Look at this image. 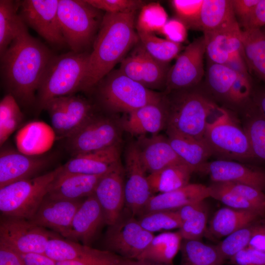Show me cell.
<instances>
[{
    "label": "cell",
    "instance_id": "cell-14",
    "mask_svg": "<svg viewBox=\"0 0 265 265\" xmlns=\"http://www.w3.org/2000/svg\"><path fill=\"white\" fill-rule=\"evenodd\" d=\"M204 36L190 43L168 71L164 93L198 85L204 74L205 54Z\"/></svg>",
    "mask_w": 265,
    "mask_h": 265
},
{
    "label": "cell",
    "instance_id": "cell-9",
    "mask_svg": "<svg viewBox=\"0 0 265 265\" xmlns=\"http://www.w3.org/2000/svg\"><path fill=\"white\" fill-rule=\"evenodd\" d=\"M121 121L96 113L78 130L65 138L72 157L121 144Z\"/></svg>",
    "mask_w": 265,
    "mask_h": 265
},
{
    "label": "cell",
    "instance_id": "cell-37",
    "mask_svg": "<svg viewBox=\"0 0 265 265\" xmlns=\"http://www.w3.org/2000/svg\"><path fill=\"white\" fill-rule=\"evenodd\" d=\"M238 73L227 64L209 61L206 72L208 90L215 97L226 100Z\"/></svg>",
    "mask_w": 265,
    "mask_h": 265
},
{
    "label": "cell",
    "instance_id": "cell-19",
    "mask_svg": "<svg viewBox=\"0 0 265 265\" xmlns=\"http://www.w3.org/2000/svg\"><path fill=\"white\" fill-rule=\"evenodd\" d=\"M84 199L54 198L47 194L30 220L37 225L50 229L63 237Z\"/></svg>",
    "mask_w": 265,
    "mask_h": 265
},
{
    "label": "cell",
    "instance_id": "cell-26",
    "mask_svg": "<svg viewBox=\"0 0 265 265\" xmlns=\"http://www.w3.org/2000/svg\"><path fill=\"white\" fill-rule=\"evenodd\" d=\"M208 197H210L208 186L201 184H188L172 191L153 195L139 215L156 211L177 210L186 205L203 201Z\"/></svg>",
    "mask_w": 265,
    "mask_h": 265
},
{
    "label": "cell",
    "instance_id": "cell-2",
    "mask_svg": "<svg viewBox=\"0 0 265 265\" xmlns=\"http://www.w3.org/2000/svg\"><path fill=\"white\" fill-rule=\"evenodd\" d=\"M136 11L106 12L90 53L87 68L80 91H89L139 41L135 30Z\"/></svg>",
    "mask_w": 265,
    "mask_h": 265
},
{
    "label": "cell",
    "instance_id": "cell-38",
    "mask_svg": "<svg viewBox=\"0 0 265 265\" xmlns=\"http://www.w3.org/2000/svg\"><path fill=\"white\" fill-rule=\"evenodd\" d=\"M140 43L157 60L165 63L177 56L182 49L181 43L159 38L153 33L137 30Z\"/></svg>",
    "mask_w": 265,
    "mask_h": 265
},
{
    "label": "cell",
    "instance_id": "cell-58",
    "mask_svg": "<svg viewBox=\"0 0 265 265\" xmlns=\"http://www.w3.org/2000/svg\"><path fill=\"white\" fill-rule=\"evenodd\" d=\"M248 246L265 252V219L261 223Z\"/></svg>",
    "mask_w": 265,
    "mask_h": 265
},
{
    "label": "cell",
    "instance_id": "cell-20",
    "mask_svg": "<svg viewBox=\"0 0 265 265\" xmlns=\"http://www.w3.org/2000/svg\"><path fill=\"white\" fill-rule=\"evenodd\" d=\"M48 164L49 160L40 156H29L15 149L3 148L0 154V188L38 176Z\"/></svg>",
    "mask_w": 265,
    "mask_h": 265
},
{
    "label": "cell",
    "instance_id": "cell-44",
    "mask_svg": "<svg viewBox=\"0 0 265 265\" xmlns=\"http://www.w3.org/2000/svg\"><path fill=\"white\" fill-rule=\"evenodd\" d=\"M57 265H136L137 260L123 258L107 250L90 247L87 253L74 261L56 262Z\"/></svg>",
    "mask_w": 265,
    "mask_h": 265
},
{
    "label": "cell",
    "instance_id": "cell-59",
    "mask_svg": "<svg viewBox=\"0 0 265 265\" xmlns=\"http://www.w3.org/2000/svg\"><path fill=\"white\" fill-rule=\"evenodd\" d=\"M206 204L205 200L186 205L176 211L182 223L189 218Z\"/></svg>",
    "mask_w": 265,
    "mask_h": 265
},
{
    "label": "cell",
    "instance_id": "cell-36",
    "mask_svg": "<svg viewBox=\"0 0 265 265\" xmlns=\"http://www.w3.org/2000/svg\"><path fill=\"white\" fill-rule=\"evenodd\" d=\"M19 1L0 0V57L15 38L22 21L18 13Z\"/></svg>",
    "mask_w": 265,
    "mask_h": 265
},
{
    "label": "cell",
    "instance_id": "cell-50",
    "mask_svg": "<svg viewBox=\"0 0 265 265\" xmlns=\"http://www.w3.org/2000/svg\"><path fill=\"white\" fill-rule=\"evenodd\" d=\"M94 7L110 13L136 11L145 5L141 0H86Z\"/></svg>",
    "mask_w": 265,
    "mask_h": 265
},
{
    "label": "cell",
    "instance_id": "cell-61",
    "mask_svg": "<svg viewBox=\"0 0 265 265\" xmlns=\"http://www.w3.org/2000/svg\"><path fill=\"white\" fill-rule=\"evenodd\" d=\"M136 265H172L163 264L156 263L154 262L137 260Z\"/></svg>",
    "mask_w": 265,
    "mask_h": 265
},
{
    "label": "cell",
    "instance_id": "cell-45",
    "mask_svg": "<svg viewBox=\"0 0 265 265\" xmlns=\"http://www.w3.org/2000/svg\"><path fill=\"white\" fill-rule=\"evenodd\" d=\"M168 21V15L159 3L145 4L141 8L135 28L147 32H159Z\"/></svg>",
    "mask_w": 265,
    "mask_h": 265
},
{
    "label": "cell",
    "instance_id": "cell-35",
    "mask_svg": "<svg viewBox=\"0 0 265 265\" xmlns=\"http://www.w3.org/2000/svg\"><path fill=\"white\" fill-rule=\"evenodd\" d=\"M181 265H223L225 260L216 245L201 240L183 239Z\"/></svg>",
    "mask_w": 265,
    "mask_h": 265
},
{
    "label": "cell",
    "instance_id": "cell-52",
    "mask_svg": "<svg viewBox=\"0 0 265 265\" xmlns=\"http://www.w3.org/2000/svg\"><path fill=\"white\" fill-rule=\"evenodd\" d=\"M229 260L232 265H265V252L248 246Z\"/></svg>",
    "mask_w": 265,
    "mask_h": 265
},
{
    "label": "cell",
    "instance_id": "cell-33",
    "mask_svg": "<svg viewBox=\"0 0 265 265\" xmlns=\"http://www.w3.org/2000/svg\"><path fill=\"white\" fill-rule=\"evenodd\" d=\"M192 173L186 164L180 162L149 174L147 178L152 193H162L176 190L189 184Z\"/></svg>",
    "mask_w": 265,
    "mask_h": 265
},
{
    "label": "cell",
    "instance_id": "cell-43",
    "mask_svg": "<svg viewBox=\"0 0 265 265\" xmlns=\"http://www.w3.org/2000/svg\"><path fill=\"white\" fill-rule=\"evenodd\" d=\"M137 220L146 230L153 233L180 228L182 221L176 210H160L138 216Z\"/></svg>",
    "mask_w": 265,
    "mask_h": 265
},
{
    "label": "cell",
    "instance_id": "cell-32",
    "mask_svg": "<svg viewBox=\"0 0 265 265\" xmlns=\"http://www.w3.org/2000/svg\"><path fill=\"white\" fill-rule=\"evenodd\" d=\"M182 238L179 231L165 232L154 236L136 260L172 265L180 250Z\"/></svg>",
    "mask_w": 265,
    "mask_h": 265
},
{
    "label": "cell",
    "instance_id": "cell-51",
    "mask_svg": "<svg viewBox=\"0 0 265 265\" xmlns=\"http://www.w3.org/2000/svg\"><path fill=\"white\" fill-rule=\"evenodd\" d=\"M229 190L265 211V194L250 186L234 182H219Z\"/></svg>",
    "mask_w": 265,
    "mask_h": 265
},
{
    "label": "cell",
    "instance_id": "cell-42",
    "mask_svg": "<svg viewBox=\"0 0 265 265\" xmlns=\"http://www.w3.org/2000/svg\"><path fill=\"white\" fill-rule=\"evenodd\" d=\"M262 219L246 225L225 237L216 246L225 260H229L246 247L262 221Z\"/></svg>",
    "mask_w": 265,
    "mask_h": 265
},
{
    "label": "cell",
    "instance_id": "cell-49",
    "mask_svg": "<svg viewBox=\"0 0 265 265\" xmlns=\"http://www.w3.org/2000/svg\"><path fill=\"white\" fill-rule=\"evenodd\" d=\"M237 73V78L226 100L228 102L235 105L246 103L249 99L252 90L251 80L248 72Z\"/></svg>",
    "mask_w": 265,
    "mask_h": 265
},
{
    "label": "cell",
    "instance_id": "cell-7",
    "mask_svg": "<svg viewBox=\"0 0 265 265\" xmlns=\"http://www.w3.org/2000/svg\"><path fill=\"white\" fill-rule=\"evenodd\" d=\"M61 170L62 166L44 174L0 188L1 216L30 220Z\"/></svg>",
    "mask_w": 265,
    "mask_h": 265
},
{
    "label": "cell",
    "instance_id": "cell-22",
    "mask_svg": "<svg viewBox=\"0 0 265 265\" xmlns=\"http://www.w3.org/2000/svg\"><path fill=\"white\" fill-rule=\"evenodd\" d=\"M201 173L208 174L213 182L241 183L265 190V171L233 160L220 159L207 162Z\"/></svg>",
    "mask_w": 265,
    "mask_h": 265
},
{
    "label": "cell",
    "instance_id": "cell-12",
    "mask_svg": "<svg viewBox=\"0 0 265 265\" xmlns=\"http://www.w3.org/2000/svg\"><path fill=\"white\" fill-rule=\"evenodd\" d=\"M104 238L106 250L131 260H136L154 237L132 216L108 226Z\"/></svg>",
    "mask_w": 265,
    "mask_h": 265
},
{
    "label": "cell",
    "instance_id": "cell-56",
    "mask_svg": "<svg viewBox=\"0 0 265 265\" xmlns=\"http://www.w3.org/2000/svg\"><path fill=\"white\" fill-rule=\"evenodd\" d=\"M0 265H26L21 255L0 244Z\"/></svg>",
    "mask_w": 265,
    "mask_h": 265
},
{
    "label": "cell",
    "instance_id": "cell-6",
    "mask_svg": "<svg viewBox=\"0 0 265 265\" xmlns=\"http://www.w3.org/2000/svg\"><path fill=\"white\" fill-rule=\"evenodd\" d=\"M101 11L86 0H59V23L71 51L86 52L93 44L104 15Z\"/></svg>",
    "mask_w": 265,
    "mask_h": 265
},
{
    "label": "cell",
    "instance_id": "cell-16",
    "mask_svg": "<svg viewBox=\"0 0 265 265\" xmlns=\"http://www.w3.org/2000/svg\"><path fill=\"white\" fill-rule=\"evenodd\" d=\"M132 53L121 62L120 72L148 89L155 91L165 88L169 63L152 57L139 43Z\"/></svg>",
    "mask_w": 265,
    "mask_h": 265
},
{
    "label": "cell",
    "instance_id": "cell-39",
    "mask_svg": "<svg viewBox=\"0 0 265 265\" xmlns=\"http://www.w3.org/2000/svg\"><path fill=\"white\" fill-rule=\"evenodd\" d=\"M24 115L15 98L10 93L0 102V145L6 142L10 135L22 123Z\"/></svg>",
    "mask_w": 265,
    "mask_h": 265
},
{
    "label": "cell",
    "instance_id": "cell-10",
    "mask_svg": "<svg viewBox=\"0 0 265 265\" xmlns=\"http://www.w3.org/2000/svg\"><path fill=\"white\" fill-rule=\"evenodd\" d=\"M56 236L30 220L1 216L0 244L20 254H44L48 241Z\"/></svg>",
    "mask_w": 265,
    "mask_h": 265
},
{
    "label": "cell",
    "instance_id": "cell-57",
    "mask_svg": "<svg viewBox=\"0 0 265 265\" xmlns=\"http://www.w3.org/2000/svg\"><path fill=\"white\" fill-rule=\"evenodd\" d=\"M20 255L26 265H57L56 262L44 254L30 253Z\"/></svg>",
    "mask_w": 265,
    "mask_h": 265
},
{
    "label": "cell",
    "instance_id": "cell-23",
    "mask_svg": "<svg viewBox=\"0 0 265 265\" xmlns=\"http://www.w3.org/2000/svg\"><path fill=\"white\" fill-rule=\"evenodd\" d=\"M128 114L121 121L124 131L139 137L148 133L157 135L166 129L167 123V109L164 95L160 101L142 106Z\"/></svg>",
    "mask_w": 265,
    "mask_h": 265
},
{
    "label": "cell",
    "instance_id": "cell-31",
    "mask_svg": "<svg viewBox=\"0 0 265 265\" xmlns=\"http://www.w3.org/2000/svg\"><path fill=\"white\" fill-rule=\"evenodd\" d=\"M236 22L232 0H203L192 29L202 30L203 33L212 32Z\"/></svg>",
    "mask_w": 265,
    "mask_h": 265
},
{
    "label": "cell",
    "instance_id": "cell-53",
    "mask_svg": "<svg viewBox=\"0 0 265 265\" xmlns=\"http://www.w3.org/2000/svg\"><path fill=\"white\" fill-rule=\"evenodd\" d=\"M159 32L166 39L177 43L181 44L187 37L186 26L177 18L168 20Z\"/></svg>",
    "mask_w": 265,
    "mask_h": 265
},
{
    "label": "cell",
    "instance_id": "cell-11",
    "mask_svg": "<svg viewBox=\"0 0 265 265\" xmlns=\"http://www.w3.org/2000/svg\"><path fill=\"white\" fill-rule=\"evenodd\" d=\"M44 109L49 113L56 139L66 138L95 114L88 100L73 94L53 99Z\"/></svg>",
    "mask_w": 265,
    "mask_h": 265
},
{
    "label": "cell",
    "instance_id": "cell-46",
    "mask_svg": "<svg viewBox=\"0 0 265 265\" xmlns=\"http://www.w3.org/2000/svg\"><path fill=\"white\" fill-rule=\"evenodd\" d=\"M208 187L210 197L220 201L227 207L256 211L265 215V210L229 190L219 182H213Z\"/></svg>",
    "mask_w": 265,
    "mask_h": 265
},
{
    "label": "cell",
    "instance_id": "cell-13",
    "mask_svg": "<svg viewBox=\"0 0 265 265\" xmlns=\"http://www.w3.org/2000/svg\"><path fill=\"white\" fill-rule=\"evenodd\" d=\"M59 0L19 1V15L27 26L34 29L50 44L66 45L58 18Z\"/></svg>",
    "mask_w": 265,
    "mask_h": 265
},
{
    "label": "cell",
    "instance_id": "cell-8",
    "mask_svg": "<svg viewBox=\"0 0 265 265\" xmlns=\"http://www.w3.org/2000/svg\"><path fill=\"white\" fill-rule=\"evenodd\" d=\"M220 113L208 121L204 139L214 155L228 160L255 159L244 129L236 123L230 113L219 108Z\"/></svg>",
    "mask_w": 265,
    "mask_h": 265
},
{
    "label": "cell",
    "instance_id": "cell-60",
    "mask_svg": "<svg viewBox=\"0 0 265 265\" xmlns=\"http://www.w3.org/2000/svg\"><path fill=\"white\" fill-rule=\"evenodd\" d=\"M253 103L265 120V90L258 91L254 95Z\"/></svg>",
    "mask_w": 265,
    "mask_h": 265
},
{
    "label": "cell",
    "instance_id": "cell-30",
    "mask_svg": "<svg viewBox=\"0 0 265 265\" xmlns=\"http://www.w3.org/2000/svg\"><path fill=\"white\" fill-rule=\"evenodd\" d=\"M167 134L170 144L182 161L193 172L201 173L208 159L212 155L204 139L176 133H167Z\"/></svg>",
    "mask_w": 265,
    "mask_h": 265
},
{
    "label": "cell",
    "instance_id": "cell-24",
    "mask_svg": "<svg viewBox=\"0 0 265 265\" xmlns=\"http://www.w3.org/2000/svg\"><path fill=\"white\" fill-rule=\"evenodd\" d=\"M121 144L72 157L62 165V172L91 175H103L121 161Z\"/></svg>",
    "mask_w": 265,
    "mask_h": 265
},
{
    "label": "cell",
    "instance_id": "cell-18",
    "mask_svg": "<svg viewBox=\"0 0 265 265\" xmlns=\"http://www.w3.org/2000/svg\"><path fill=\"white\" fill-rule=\"evenodd\" d=\"M104 224H106L105 215L93 193L84 199L63 237L91 246Z\"/></svg>",
    "mask_w": 265,
    "mask_h": 265
},
{
    "label": "cell",
    "instance_id": "cell-28",
    "mask_svg": "<svg viewBox=\"0 0 265 265\" xmlns=\"http://www.w3.org/2000/svg\"><path fill=\"white\" fill-rule=\"evenodd\" d=\"M265 215L254 211L228 207L218 210L208 225L206 234L211 237H226L252 223L264 219Z\"/></svg>",
    "mask_w": 265,
    "mask_h": 265
},
{
    "label": "cell",
    "instance_id": "cell-25",
    "mask_svg": "<svg viewBox=\"0 0 265 265\" xmlns=\"http://www.w3.org/2000/svg\"><path fill=\"white\" fill-rule=\"evenodd\" d=\"M136 143L143 165L149 174L183 162L170 144L168 138L161 135L140 136Z\"/></svg>",
    "mask_w": 265,
    "mask_h": 265
},
{
    "label": "cell",
    "instance_id": "cell-27",
    "mask_svg": "<svg viewBox=\"0 0 265 265\" xmlns=\"http://www.w3.org/2000/svg\"><path fill=\"white\" fill-rule=\"evenodd\" d=\"M104 174L68 173L61 170L47 195L54 198L68 200L85 198L94 193L98 183Z\"/></svg>",
    "mask_w": 265,
    "mask_h": 265
},
{
    "label": "cell",
    "instance_id": "cell-4",
    "mask_svg": "<svg viewBox=\"0 0 265 265\" xmlns=\"http://www.w3.org/2000/svg\"><path fill=\"white\" fill-rule=\"evenodd\" d=\"M90 53L73 51L54 55L43 76L36 94L37 107L44 109L54 98L79 91L86 74Z\"/></svg>",
    "mask_w": 265,
    "mask_h": 265
},
{
    "label": "cell",
    "instance_id": "cell-5",
    "mask_svg": "<svg viewBox=\"0 0 265 265\" xmlns=\"http://www.w3.org/2000/svg\"><path fill=\"white\" fill-rule=\"evenodd\" d=\"M94 88L100 105L112 113L128 114L147 105L160 101L163 92L147 88L120 71L112 70Z\"/></svg>",
    "mask_w": 265,
    "mask_h": 265
},
{
    "label": "cell",
    "instance_id": "cell-47",
    "mask_svg": "<svg viewBox=\"0 0 265 265\" xmlns=\"http://www.w3.org/2000/svg\"><path fill=\"white\" fill-rule=\"evenodd\" d=\"M209 210L207 204L183 221L178 231L183 239L201 240L208 229Z\"/></svg>",
    "mask_w": 265,
    "mask_h": 265
},
{
    "label": "cell",
    "instance_id": "cell-55",
    "mask_svg": "<svg viewBox=\"0 0 265 265\" xmlns=\"http://www.w3.org/2000/svg\"><path fill=\"white\" fill-rule=\"evenodd\" d=\"M259 0H232L233 11L236 19L242 26L251 14Z\"/></svg>",
    "mask_w": 265,
    "mask_h": 265
},
{
    "label": "cell",
    "instance_id": "cell-1",
    "mask_svg": "<svg viewBox=\"0 0 265 265\" xmlns=\"http://www.w3.org/2000/svg\"><path fill=\"white\" fill-rule=\"evenodd\" d=\"M54 55L29 33L22 20L15 38L0 56L3 83L19 104L25 106L35 104L43 76Z\"/></svg>",
    "mask_w": 265,
    "mask_h": 265
},
{
    "label": "cell",
    "instance_id": "cell-40",
    "mask_svg": "<svg viewBox=\"0 0 265 265\" xmlns=\"http://www.w3.org/2000/svg\"><path fill=\"white\" fill-rule=\"evenodd\" d=\"M243 128L254 159L265 161V120L253 103Z\"/></svg>",
    "mask_w": 265,
    "mask_h": 265
},
{
    "label": "cell",
    "instance_id": "cell-41",
    "mask_svg": "<svg viewBox=\"0 0 265 265\" xmlns=\"http://www.w3.org/2000/svg\"><path fill=\"white\" fill-rule=\"evenodd\" d=\"M90 247L57 235L49 240L44 254L56 262L74 261L85 255Z\"/></svg>",
    "mask_w": 265,
    "mask_h": 265
},
{
    "label": "cell",
    "instance_id": "cell-29",
    "mask_svg": "<svg viewBox=\"0 0 265 265\" xmlns=\"http://www.w3.org/2000/svg\"><path fill=\"white\" fill-rule=\"evenodd\" d=\"M56 136L52 127L42 121L27 123L17 132V150L29 156H41L53 146Z\"/></svg>",
    "mask_w": 265,
    "mask_h": 265
},
{
    "label": "cell",
    "instance_id": "cell-15",
    "mask_svg": "<svg viewBox=\"0 0 265 265\" xmlns=\"http://www.w3.org/2000/svg\"><path fill=\"white\" fill-rule=\"evenodd\" d=\"M125 162V205L134 217L140 214L153 195L136 142H131L127 147Z\"/></svg>",
    "mask_w": 265,
    "mask_h": 265
},
{
    "label": "cell",
    "instance_id": "cell-17",
    "mask_svg": "<svg viewBox=\"0 0 265 265\" xmlns=\"http://www.w3.org/2000/svg\"><path fill=\"white\" fill-rule=\"evenodd\" d=\"M124 167L120 161L99 181L94 195L101 205L108 226L120 217L125 201Z\"/></svg>",
    "mask_w": 265,
    "mask_h": 265
},
{
    "label": "cell",
    "instance_id": "cell-54",
    "mask_svg": "<svg viewBox=\"0 0 265 265\" xmlns=\"http://www.w3.org/2000/svg\"><path fill=\"white\" fill-rule=\"evenodd\" d=\"M265 25V0H259L251 14L241 26L243 30L258 29Z\"/></svg>",
    "mask_w": 265,
    "mask_h": 265
},
{
    "label": "cell",
    "instance_id": "cell-34",
    "mask_svg": "<svg viewBox=\"0 0 265 265\" xmlns=\"http://www.w3.org/2000/svg\"><path fill=\"white\" fill-rule=\"evenodd\" d=\"M241 41L249 71L265 83V33L260 29L242 30Z\"/></svg>",
    "mask_w": 265,
    "mask_h": 265
},
{
    "label": "cell",
    "instance_id": "cell-21",
    "mask_svg": "<svg viewBox=\"0 0 265 265\" xmlns=\"http://www.w3.org/2000/svg\"><path fill=\"white\" fill-rule=\"evenodd\" d=\"M241 32L236 22L219 29L204 33L205 53L209 61L226 64L243 54Z\"/></svg>",
    "mask_w": 265,
    "mask_h": 265
},
{
    "label": "cell",
    "instance_id": "cell-3",
    "mask_svg": "<svg viewBox=\"0 0 265 265\" xmlns=\"http://www.w3.org/2000/svg\"><path fill=\"white\" fill-rule=\"evenodd\" d=\"M163 93L167 109L166 133L204 138L208 118L218 108L211 97L198 85Z\"/></svg>",
    "mask_w": 265,
    "mask_h": 265
},
{
    "label": "cell",
    "instance_id": "cell-48",
    "mask_svg": "<svg viewBox=\"0 0 265 265\" xmlns=\"http://www.w3.org/2000/svg\"><path fill=\"white\" fill-rule=\"evenodd\" d=\"M203 0H173L172 6L177 19L183 22L187 28H193L201 9Z\"/></svg>",
    "mask_w": 265,
    "mask_h": 265
}]
</instances>
